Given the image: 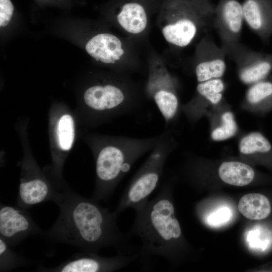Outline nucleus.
I'll return each instance as SVG.
<instances>
[{"instance_id": "7ed1b4c3", "label": "nucleus", "mask_w": 272, "mask_h": 272, "mask_svg": "<svg viewBox=\"0 0 272 272\" xmlns=\"http://www.w3.org/2000/svg\"><path fill=\"white\" fill-rule=\"evenodd\" d=\"M162 133L149 138L125 136L97 138L93 142L96 182L91 198L107 201L134 163L151 151Z\"/></svg>"}, {"instance_id": "9b49d317", "label": "nucleus", "mask_w": 272, "mask_h": 272, "mask_svg": "<svg viewBox=\"0 0 272 272\" xmlns=\"http://www.w3.org/2000/svg\"><path fill=\"white\" fill-rule=\"evenodd\" d=\"M243 21L242 5L237 0H222L214 11L213 25L225 50L240 42Z\"/></svg>"}, {"instance_id": "9d476101", "label": "nucleus", "mask_w": 272, "mask_h": 272, "mask_svg": "<svg viewBox=\"0 0 272 272\" xmlns=\"http://www.w3.org/2000/svg\"><path fill=\"white\" fill-rule=\"evenodd\" d=\"M43 233L27 209L1 203L0 238L9 246H16L31 236H42Z\"/></svg>"}, {"instance_id": "20e7f679", "label": "nucleus", "mask_w": 272, "mask_h": 272, "mask_svg": "<svg viewBox=\"0 0 272 272\" xmlns=\"http://www.w3.org/2000/svg\"><path fill=\"white\" fill-rule=\"evenodd\" d=\"M162 133L160 140L125 188L114 211L118 215L127 209L134 210L149 199L159 185L166 161L178 146L171 128L165 129Z\"/></svg>"}, {"instance_id": "ddd939ff", "label": "nucleus", "mask_w": 272, "mask_h": 272, "mask_svg": "<svg viewBox=\"0 0 272 272\" xmlns=\"http://www.w3.org/2000/svg\"><path fill=\"white\" fill-rule=\"evenodd\" d=\"M199 60L195 67L198 83L221 78L226 70V52L210 37H204L198 49Z\"/></svg>"}, {"instance_id": "2eb2a0df", "label": "nucleus", "mask_w": 272, "mask_h": 272, "mask_svg": "<svg viewBox=\"0 0 272 272\" xmlns=\"http://www.w3.org/2000/svg\"><path fill=\"white\" fill-rule=\"evenodd\" d=\"M88 53L97 61L105 63H114L124 54L120 40L109 33L97 34L86 45Z\"/></svg>"}, {"instance_id": "423d86ee", "label": "nucleus", "mask_w": 272, "mask_h": 272, "mask_svg": "<svg viewBox=\"0 0 272 272\" xmlns=\"http://www.w3.org/2000/svg\"><path fill=\"white\" fill-rule=\"evenodd\" d=\"M172 19L162 32L169 43L180 47L188 45L198 32L213 25L214 12L203 8H195L188 3L178 2L175 5Z\"/></svg>"}, {"instance_id": "aec40b11", "label": "nucleus", "mask_w": 272, "mask_h": 272, "mask_svg": "<svg viewBox=\"0 0 272 272\" xmlns=\"http://www.w3.org/2000/svg\"><path fill=\"white\" fill-rule=\"evenodd\" d=\"M238 210L245 218L261 220L270 214L271 207L267 198L260 193H249L243 196L238 203Z\"/></svg>"}, {"instance_id": "5701e85b", "label": "nucleus", "mask_w": 272, "mask_h": 272, "mask_svg": "<svg viewBox=\"0 0 272 272\" xmlns=\"http://www.w3.org/2000/svg\"><path fill=\"white\" fill-rule=\"evenodd\" d=\"M251 235V244L256 248L264 250L270 244V233L265 229H255Z\"/></svg>"}, {"instance_id": "4be33fe9", "label": "nucleus", "mask_w": 272, "mask_h": 272, "mask_svg": "<svg viewBox=\"0 0 272 272\" xmlns=\"http://www.w3.org/2000/svg\"><path fill=\"white\" fill-rule=\"evenodd\" d=\"M0 238V271H9L20 266H27L30 262L22 254L11 249Z\"/></svg>"}, {"instance_id": "f257e3e1", "label": "nucleus", "mask_w": 272, "mask_h": 272, "mask_svg": "<svg viewBox=\"0 0 272 272\" xmlns=\"http://www.w3.org/2000/svg\"><path fill=\"white\" fill-rule=\"evenodd\" d=\"M55 203L59 209L52 226L43 237L51 242L76 247L85 252L98 253L113 247L117 254H132L128 234L117 225L119 215L101 206L98 201L75 192L66 186Z\"/></svg>"}, {"instance_id": "412c9836", "label": "nucleus", "mask_w": 272, "mask_h": 272, "mask_svg": "<svg viewBox=\"0 0 272 272\" xmlns=\"http://www.w3.org/2000/svg\"><path fill=\"white\" fill-rule=\"evenodd\" d=\"M56 131L59 148L63 152L69 151L75 139L74 121L70 114H64L59 118Z\"/></svg>"}, {"instance_id": "6ab92c4d", "label": "nucleus", "mask_w": 272, "mask_h": 272, "mask_svg": "<svg viewBox=\"0 0 272 272\" xmlns=\"http://www.w3.org/2000/svg\"><path fill=\"white\" fill-rule=\"evenodd\" d=\"M122 28L127 32L137 34L144 31L147 26V16L144 7L137 3L124 4L117 16Z\"/></svg>"}, {"instance_id": "b1692460", "label": "nucleus", "mask_w": 272, "mask_h": 272, "mask_svg": "<svg viewBox=\"0 0 272 272\" xmlns=\"http://www.w3.org/2000/svg\"><path fill=\"white\" fill-rule=\"evenodd\" d=\"M14 12V7L10 0H0V26L8 24Z\"/></svg>"}, {"instance_id": "4468645a", "label": "nucleus", "mask_w": 272, "mask_h": 272, "mask_svg": "<svg viewBox=\"0 0 272 272\" xmlns=\"http://www.w3.org/2000/svg\"><path fill=\"white\" fill-rule=\"evenodd\" d=\"M244 21L264 43L272 36V0H245Z\"/></svg>"}, {"instance_id": "a211bd4d", "label": "nucleus", "mask_w": 272, "mask_h": 272, "mask_svg": "<svg viewBox=\"0 0 272 272\" xmlns=\"http://www.w3.org/2000/svg\"><path fill=\"white\" fill-rule=\"evenodd\" d=\"M218 173L223 182L237 186L249 184L255 177V172L250 166L237 161L223 162L218 168Z\"/></svg>"}, {"instance_id": "393cba45", "label": "nucleus", "mask_w": 272, "mask_h": 272, "mask_svg": "<svg viewBox=\"0 0 272 272\" xmlns=\"http://www.w3.org/2000/svg\"><path fill=\"white\" fill-rule=\"evenodd\" d=\"M230 213L227 208L218 210L209 217V223L211 225L217 226L227 221L230 218Z\"/></svg>"}, {"instance_id": "dca6fc26", "label": "nucleus", "mask_w": 272, "mask_h": 272, "mask_svg": "<svg viewBox=\"0 0 272 272\" xmlns=\"http://www.w3.org/2000/svg\"><path fill=\"white\" fill-rule=\"evenodd\" d=\"M243 105L250 111L260 115L272 111V76L250 85Z\"/></svg>"}, {"instance_id": "f3484780", "label": "nucleus", "mask_w": 272, "mask_h": 272, "mask_svg": "<svg viewBox=\"0 0 272 272\" xmlns=\"http://www.w3.org/2000/svg\"><path fill=\"white\" fill-rule=\"evenodd\" d=\"M221 102L207 113L211 121V137L214 141H222L235 136L238 127L233 113L224 107Z\"/></svg>"}, {"instance_id": "f8f14e48", "label": "nucleus", "mask_w": 272, "mask_h": 272, "mask_svg": "<svg viewBox=\"0 0 272 272\" xmlns=\"http://www.w3.org/2000/svg\"><path fill=\"white\" fill-rule=\"evenodd\" d=\"M225 84L221 78L198 83L195 95L188 102L181 105V111L190 123L195 124L212 107L222 102Z\"/></svg>"}, {"instance_id": "0eeeda50", "label": "nucleus", "mask_w": 272, "mask_h": 272, "mask_svg": "<svg viewBox=\"0 0 272 272\" xmlns=\"http://www.w3.org/2000/svg\"><path fill=\"white\" fill-rule=\"evenodd\" d=\"M62 191L44 176L34 162L28 160L23 163L16 200L18 206L28 209L46 201L55 203Z\"/></svg>"}, {"instance_id": "1a4fd4ad", "label": "nucleus", "mask_w": 272, "mask_h": 272, "mask_svg": "<svg viewBox=\"0 0 272 272\" xmlns=\"http://www.w3.org/2000/svg\"><path fill=\"white\" fill-rule=\"evenodd\" d=\"M235 63L239 79L251 85L268 77L272 72V53L254 50L240 42L225 50Z\"/></svg>"}, {"instance_id": "6e6552de", "label": "nucleus", "mask_w": 272, "mask_h": 272, "mask_svg": "<svg viewBox=\"0 0 272 272\" xmlns=\"http://www.w3.org/2000/svg\"><path fill=\"white\" fill-rule=\"evenodd\" d=\"M138 251L133 254H117L112 257L83 251L73 255L66 261L53 267L40 266L41 272H110L127 267L138 259Z\"/></svg>"}, {"instance_id": "f03ea898", "label": "nucleus", "mask_w": 272, "mask_h": 272, "mask_svg": "<svg viewBox=\"0 0 272 272\" xmlns=\"http://www.w3.org/2000/svg\"><path fill=\"white\" fill-rule=\"evenodd\" d=\"M129 237L141 242L138 260L144 271L152 269V259L159 256L172 262L177 254L182 231L175 216L169 182H164L156 195L135 209Z\"/></svg>"}, {"instance_id": "39448f33", "label": "nucleus", "mask_w": 272, "mask_h": 272, "mask_svg": "<svg viewBox=\"0 0 272 272\" xmlns=\"http://www.w3.org/2000/svg\"><path fill=\"white\" fill-rule=\"evenodd\" d=\"M86 108L96 118H114L128 115L142 108L141 103L124 86L108 83L94 85L83 96Z\"/></svg>"}]
</instances>
